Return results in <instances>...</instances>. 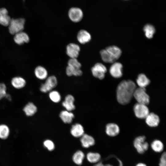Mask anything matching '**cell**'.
Returning a JSON list of instances; mask_svg holds the SVG:
<instances>
[{
    "label": "cell",
    "instance_id": "obj_1",
    "mask_svg": "<svg viewBox=\"0 0 166 166\" xmlns=\"http://www.w3.org/2000/svg\"><path fill=\"white\" fill-rule=\"evenodd\" d=\"M136 88L135 83L132 80H123L121 82L117 89V98L118 102L123 105L129 103Z\"/></svg>",
    "mask_w": 166,
    "mask_h": 166
},
{
    "label": "cell",
    "instance_id": "obj_2",
    "mask_svg": "<svg viewBox=\"0 0 166 166\" xmlns=\"http://www.w3.org/2000/svg\"><path fill=\"white\" fill-rule=\"evenodd\" d=\"M121 53L120 48L115 45L109 46L100 52L101 58L104 62L112 63L119 58Z\"/></svg>",
    "mask_w": 166,
    "mask_h": 166
},
{
    "label": "cell",
    "instance_id": "obj_3",
    "mask_svg": "<svg viewBox=\"0 0 166 166\" xmlns=\"http://www.w3.org/2000/svg\"><path fill=\"white\" fill-rule=\"evenodd\" d=\"M25 22V20L23 18L11 19L8 26L10 33L15 35L22 31L24 29Z\"/></svg>",
    "mask_w": 166,
    "mask_h": 166
},
{
    "label": "cell",
    "instance_id": "obj_4",
    "mask_svg": "<svg viewBox=\"0 0 166 166\" xmlns=\"http://www.w3.org/2000/svg\"><path fill=\"white\" fill-rule=\"evenodd\" d=\"M134 97L138 103L148 105L150 102L149 97L146 93L145 88H136L133 94Z\"/></svg>",
    "mask_w": 166,
    "mask_h": 166
},
{
    "label": "cell",
    "instance_id": "obj_5",
    "mask_svg": "<svg viewBox=\"0 0 166 166\" xmlns=\"http://www.w3.org/2000/svg\"><path fill=\"white\" fill-rule=\"evenodd\" d=\"M145 140L146 137L144 136H138L134 140V146L139 154H143L148 148L149 144Z\"/></svg>",
    "mask_w": 166,
    "mask_h": 166
},
{
    "label": "cell",
    "instance_id": "obj_6",
    "mask_svg": "<svg viewBox=\"0 0 166 166\" xmlns=\"http://www.w3.org/2000/svg\"><path fill=\"white\" fill-rule=\"evenodd\" d=\"M57 84V79L55 76H49L46 78L45 83L41 85L40 91L43 93L49 92L56 86Z\"/></svg>",
    "mask_w": 166,
    "mask_h": 166
},
{
    "label": "cell",
    "instance_id": "obj_7",
    "mask_svg": "<svg viewBox=\"0 0 166 166\" xmlns=\"http://www.w3.org/2000/svg\"><path fill=\"white\" fill-rule=\"evenodd\" d=\"M133 110L136 116L140 119H145L149 113L146 105L138 103L134 105Z\"/></svg>",
    "mask_w": 166,
    "mask_h": 166
},
{
    "label": "cell",
    "instance_id": "obj_8",
    "mask_svg": "<svg viewBox=\"0 0 166 166\" xmlns=\"http://www.w3.org/2000/svg\"><path fill=\"white\" fill-rule=\"evenodd\" d=\"M91 70L94 77L102 80L105 77L107 69L103 64L101 63H97L92 68Z\"/></svg>",
    "mask_w": 166,
    "mask_h": 166
},
{
    "label": "cell",
    "instance_id": "obj_9",
    "mask_svg": "<svg viewBox=\"0 0 166 166\" xmlns=\"http://www.w3.org/2000/svg\"><path fill=\"white\" fill-rule=\"evenodd\" d=\"M83 15L82 10L77 7H72L68 12L69 18L72 22H75L80 21L83 18Z\"/></svg>",
    "mask_w": 166,
    "mask_h": 166
},
{
    "label": "cell",
    "instance_id": "obj_10",
    "mask_svg": "<svg viewBox=\"0 0 166 166\" xmlns=\"http://www.w3.org/2000/svg\"><path fill=\"white\" fill-rule=\"evenodd\" d=\"M122 68L123 66L121 63L115 62L113 63L110 68V73L114 77L120 78L122 75Z\"/></svg>",
    "mask_w": 166,
    "mask_h": 166
},
{
    "label": "cell",
    "instance_id": "obj_11",
    "mask_svg": "<svg viewBox=\"0 0 166 166\" xmlns=\"http://www.w3.org/2000/svg\"><path fill=\"white\" fill-rule=\"evenodd\" d=\"M80 50V46L77 44L70 43L66 47V53L70 58H77Z\"/></svg>",
    "mask_w": 166,
    "mask_h": 166
},
{
    "label": "cell",
    "instance_id": "obj_12",
    "mask_svg": "<svg viewBox=\"0 0 166 166\" xmlns=\"http://www.w3.org/2000/svg\"><path fill=\"white\" fill-rule=\"evenodd\" d=\"M75 99L73 96L71 94L67 95L62 103V106L66 110L71 112L75 109V106L74 104Z\"/></svg>",
    "mask_w": 166,
    "mask_h": 166
},
{
    "label": "cell",
    "instance_id": "obj_13",
    "mask_svg": "<svg viewBox=\"0 0 166 166\" xmlns=\"http://www.w3.org/2000/svg\"><path fill=\"white\" fill-rule=\"evenodd\" d=\"M14 39L16 43L18 45H21L28 42L30 38L26 33L22 31L15 34Z\"/></svg>",
    "mask_w": 166,
    "mask_h": 166
},
{
    "label": "cell",
    "instance_id": "obj_14",
    "mask_svg": "<svg viewBox=\"0 0 166 166\" xmlns=\"http://www.w3.org/2000/svg\"><path fill=\"white\" fill-rule=\"evenodd\" d=\"M147 124L151 127L157 126L160 122L159 116L153 113H149L145 118Z\"/></svg>",
    "mask_w": 166,
    "mask_h": 166
},
{
    "label": "cell",
    "instance_id": "obj_15",
    "mask_svg": "<svg viewBox=\"0 0 166 166\" xmlns=\"http://www.w3.org/2000/svg\"><path fill=\"white\" fill-rule=\"evenodd\" d=\"M105 132L106 134L110 136H115L119 134L120 128L116 124L109 123L106 126Z\"/></svg>",
    "mask_w": 166,
    "mask_h": 166
},
{
    "label": "cell",
    "instance_id": "obj_16",
    "mask_svg": "<svg viewBox=\"0 0 166 166\" xmlns=\"http://www.w3.org/2000/svg\"><path fill=\"white\" fill-rule=\"evenodd\" d=\"M77 38L80 43L85 44L90 41L91 37L90 33L87 31L81 30L78 33Z\"/></svg>",
    "mask_w": 166,
    "mask_h": 166
},
{
    "label": "cell",
    "instance_id": "obj_17",
    "mask_svg": "<svg viewBox=\"0 0 166 166\" xmlns=\"http://www.w3.org/2000/svg\"><path fill=\"white\" fill-rule=\"evenodd\" d=\"M38 109L36 106L31 102H28L24 107L23 110L27 117H31L37 113Z\"/></svg>",
    "mask_w": 166,
    "mask_h": 166
},
{
    "label": "cell",
    "instance_id": "obj_18",
    "mask_svg": "<svg viewBox=\"0 0 166 166\" xmlns=\"http://www.w3.org/2000/svg\"><path fill=\"white\" fill-rule=\"evenodd\" d=\"M70 133L75 137H81L84 134V128L80 124H75L72 126L70 129Z\"/></svg>",
    "mask_w": 166,
    "mask_h": 166
},
{
    "label": "cell",
    "instance_id": "obj_19",
    "mask_svg": "<svg viewBox=\"0 0 166 166\" xmlns=\"http://www.w3.org/2000/svg\"><path fill=\"white\" fill-rule=\"evenodd\" d=\"M11 18L8 15L7 9L4 8H0V24L4 26H8Z\"/></svg>",
    "mask_w": 166,
    "mask_h": 166
},
{
    "label": "cell",
    "instance_id": "obj_20",
    "mask_svg": "<svg viewBox=\"0 0 166 166\" xmlns=\"http://www.w3.org/2000/svg\"><path fill=\"white\" fill-rule=\"evenodd\" d=\"M12 86L16 89H21L24 88L26 85V81L23 77L17 76L13 77L11 80Z\"/></svg>",
    "mask_w": 166,
    "mask_h": 166
},
{
    "label": "cell",
    "instance_id": "obj_21",
    "mask_svg": "<svg viewBox=\"0 0 166 166\" xmlns=\"http://www.w3.org/2000/svg\"><path fill=\"white\" fill-rule=\"evenodd\" d=\"M81 142L82 146L85 148H88L94 144L95 141L91 136L87 134H84L81 137Z\"/></svg>",
    "mask_w": 166,
    "mask_h": 166
},
{
    "label": "cell",
    "instance_id": "obj_22",
    "mask_svg": "<svg viewBox=\"0 0 166 166\" xmlns=\"http://www.w3.org/2000/svg\"><path fill=\"white\" fill-rule=\"evenodd\" d=\"M59 117L62 121L65 124L71 123L74 117V115L72 112L66 110L61 111L60 113Z\"/></svg>",
    "mask_w": 166,
    "mask_h": 166
},
{
    "label": "cell",
    "instance_id": "obj_23",
    "mask_svg": "<svg viewBox=\"0 0 166 166\" xmlns=\"http://www.w3.org/2000/svg\"><path fill=\"white\" fill-rule=\"evenodd\" d=\"M34 74L36 77L40 80L46 79L48 76V72L44 67L38 66L34 70Z\"/></svg>",
    "mask_w": 166,
    "mask_h": 166
},
{
    "label": "cell",
    "instance_id": "obj_24",
    "mask_svg": "<svg viewBox=\"0 0 166 166\" xmlns=\"http://www.w3.org/2000/svg\"><path fill=\"white\" fill-rule=\"evenodd\" d=\"M136 81L139 87L144 88L148 85L150 82L149 79L143 73L138 75Z\"/></svg>",
    "mask_w": 166,
    "mask_h": 166
},
{
    "label": "cell",
    "instance_id": "obj_25",
    "mask_svg": "<svg viewBox=\"0 0 166 166\" xmlns=\"http://www.w3.org/2000/svg\"><path fill=\"white\" fill-rule=\"evenodd\" d=\"M151 147L154 151L157 153L161 152L164 148L163 143L159 140H153L151 143Z\"/></svg>",
    "mask_w": 166,
    "mask_h": 166
},
{
    "label": "cell",
    "instance_id": "obj_26",
    "mask_svg": "<svg viewBox=\"0 0 166 166\" xmlns=\"http://www.w3.org/2000/svg\"><path fill=\"white\" fill-rule=\"evenodd\" d=\"M10 132L9 127L5 124H0V138L2 140L7 139Z\"/></svg>",
    "mask_w": 166,
    "mask_h": 166
},
{
    "label": "cell",
    "instance_id": "obj_27",
    "mask_svg": "<svg viewBox=\"0 0 166 166\" xmlns=\"http://www.w3.org/2000/svg\"><path fill=\"white\" fill-rule=\"evenodd\" d=\"M85 157L84 153L81 151H77L73 156V160L74 162L78 165L82 164Z\"/></svg>",
    "mask_w": 166,
    "mask_h": 166
},
{
    "label": "cell",
    "instance_id": "obj_28",
    "mask_svg": "<svg viewBox=\"0 0 166 166\" xmlns=\"http://www.w3.org/2000/svg\"><path fill=\"white\" fill-rule=\"evenodd\" d=\"M86 158L89 162L97 163L100 160L101 156L97 152H89L86 155Z\"/></svg>",
    "mask_w": 166,
    "mask_h": 166
},
{
    "label": "cell",
    "instance_id": "obj_29",
    "mask_svg": "<svg viewBox=\"0 0 166 166\" xmlns=\"http://www.w3.org/2000/svg\"><path fill=\"white\" fill-rule=\"evenodd\" d=\"M146 37L149 39L152 38L155 32V29L154 26L149 24L145 25L143 28Z\"/></svg>",
    "mask_w": 166,
    "mask_h": 166
},
{
    "label": "cell",
    "instance_id": "obj_30",
    "mask_svg": "<svg viewBox=\"0 0 166 166\" xmlns=\"http://www.w3.org/2000/svg\"><path fill=\"white\" fill-rule=\"evenodd\" d=\"M66 73L69 76H79L82 74V72L80 69H75L68 65L66 67Z\"/></svg>",
    "mask_w": 166,
    "mask_h": 166
},
{
    "label": "cell",
    "instance_id": "obj_31",
    "mask_svg": "<svg viewBox=\"0 0 166 166\" xmlns=\"http://www.w3.org/2000/svg\"><path fill=\"white\" fill-rule=\"evenodd\" d=\"M49 96L50 100L54 103H58L61 99L60 94L56 90H51L49 92Z\"/></svg>",
    "mask_w": 166,
    "mask_h": 166
},
{
    "label": "cell",
    "instance_id": "obj_32",
    "mask_svg": "<svg viewBox=\"0 0 166 166\" xmlns=\"http://www.w3.org/2000/svg\"><path fill=\"white\" fill-rule=\"evenodd\" d=\"M68 65L75 69H80L81 66L77 58H70L68 62Z\"/></svg>",
    "mask_w": 166,
    "mask_h": 166
},
{
    "label": "cell",
    "instance_id": "obj_33",
    "mask_svg": "<svg viewBox=\"0 0 166 166\" xmlns=\"http://www.w3.org/2000/svg\"><path fill=\"white\" fill-rule=\"evenodd\" d=\"M7 93L6 85L4 83H0V101L5 97Z\"/></svg>",
    "mask_w": 166,
    "mask_h": 166
},
{
    "label": "cell",
    "instance_id": "obj_34",
    "mask_svg": "<svg viewBox=\"0 0 166 166\" xmlns=\"http://www.w3.org/2000/svg\"><path fill=\"white\" fill-rule=\"evenodd\" d=\"M44 146L49 151H53L55 148L53 142L50 140H46L43 142Z\"/></svg>",
    "mask_w": 166,
    "mask_h": 166
},
{
    "label": "cell",
    "instance_id": "obj_35",
    "mask_svg": "<svg viewBox=\"0 0 166 166\" xmlns=\"http://www.w3.org/2000/svg\"><path fill=\"white\" fill-rule=\"evenodd\" d=\"M159 166H166V153L165 152L162 153L160 158Z\"/></svg>",
    "mask_w": 166,
    "mask_h": 166
},
{
    "label": "cell",
    "instance_id": "obj_36",
    "mask_svg": "<svg viewBox=\"0 0 166 166\" xmlns=\"http://www.w3.org/2000/svg\"><path fill=\"white\" fill-rule=\"evenodd\" d=\"M5 98H6L7 100L9 101H11V97L10 95L9 94L7 93Z\"/></svg>",
    "mask_w": 166,
    "mask_h": 166
},
{
    "label": "cell",
    "instance_id": "obj_37",
    "mask_svg": "<svg viewBox=\"0 0 166 166\" xmlns=\"http://www.w3.org/2000/svg\"><path fill=\"white\" fill-rule=\"evenodd\" d=\"M118 165V166H123V163L122 161L119 159L117 158Z\"/></svg>",
    "mask_w": 166,
    "mask_h": 166
},
{
    "label": "cell",
    "instance_id": "obj_38",
    "mask_svg": "<svg viewBox=\"0 0 166 166\" xmlns=\"http://www.w3.org/2000/svg\"><path fill=\"white\" fill-rule=\"evenodd\" d=\"M135 166H147V165L142 163H139L137 164Z\"/></svg>",
    "mask_w": 166,
    "mask_h": 166
},
{
    "label": "cell",
    "instance_id": "obj_39",
    "mask_svg": "<svg viewBox=\"0 0 166 166\" xmlns=\"http://www.w3.org/2000/svg\"><path fill=\"white\" fill-rule=\"evenodd\" d=\"M104 166H113L110 164H104Z\"/></svg>",
    "mask_w": 166,
    "mask_h": 166
},
{
    "label": "cell",
    "instance_id": "obj_40",
    "mask_svg": "<svg viewBox=\"0 0 166 166\" xmlns=\"http://www.w3.org/2000/svg\"><path fill=\"white\" fill-rule=\"evenodd\" d=\"M23 1H25V0H23Z\"/></svg>",
    "mask_w": 166,
    "mask_h": 166
}]
</instances>
